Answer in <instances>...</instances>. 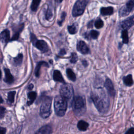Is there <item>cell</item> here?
<instances>
[{"label": "cell", "instance_id": "23", "mask_svg": "<svg viewBox=\"0 0 134 134\" xmlns=\"http://www.w3.org/2000/svg\"><path fill=\"white\" fill-rule=\"evenodd\" d=\"M77 25L74 24L71 26H68V31L70 34H75L77 33L78 28H77Z\"/></svg>", "mask_w": 134, "mask_h": 134}, {"label": "cell", "instance_id": "3", "mask_svg": "<svg viewBox=\"0 0 134 134\" xmlns=\"http://www.w3.org/2000/svg\"><path fill=\"white\" fill-rule=\"evenodd\" d=\"M72 105L75 114L78 116L82 115L86 111L85 101L82 97H76L73 99Z\"/></svg>", "mask_w": 134, "mask_h": 134}, {"label": "cell", "instance_id": "15", "mask_svg": "<svg viewBox=\"0 0 134 134\" xmlns=\"http://www.w3.org/2000/svg\"><path fill=\"white\" fill-rule=\"evenodd\" d=\"M101 13L103 16L111 15L113 13V8L112 7L102 8L101 9Z\"/></svg>", "mask_w": 134, "mask_h": 134}, {"label": "cell", "instance_id": "40", "mask_svg": "<svg viewBox=\"0 0 134 134\" xmlns=\"http://www.w3.org/2000/svg\"><path fill=\"white\" fill-rule=\"evenodd\" d=\"M29 89H30V90H31V89L33 88V84H30L29 85Z\"/></svg>", "mask_w": 134, "mask_h": 134}, {"label": "cell", "instance_id": "22", "mask_svg": "<svg viewBox=\"0 0 134 134\" xmlns=\"http://www.w3.org/2000/svg\"><path fill=\"white\" fill-rule=\"evenodd\" d=\"M130 12L127 9L126 6L123 7L119 11V15L120 16L124 17L128 15Z\"/></svg>", "mask_w": 134, "mask_h": 134}, {"label": "cell", "instance_id": "31", "mask_svg": "<svg viewBox=\"0 0 134 134\" xmlns=\"http://www.w3.org/2000/svg\"><path fill=\"white\" fill-rule=\"evenodd\" d=\"M52 17H53V13L50 9H48L47 11V12L46 14V18L47 20H49L52 18Z\"/></svg>", "mask_w": 134, "mask_h": 134}, {"label": "cell", "instance_id": "38", "mask_svg": "<svg viewBox=\"0 0 134 134\" xmlns=\"http://www.w3.org/2000/svg\"><path fill=\"white\" fill-rule=\"evenodd\" d=\"M83 65L85 66V67H86L87 66V62L86 61H83Z\"/></svg>", "mask_w": 134, "mask_h": 134}, {"label": "cell", "instance_id": "14", "mask_svg": "<svg viewBox=\"0 0 134 134\" xmlns=\"http://www.w3.org/2000/svg\"><path fill=\"white\" fill-rule=\"evenodd\" d=\"M52 132V128L50 126H44L40 128L37 132L36 133H41V134H47L51 133Z\"/></svg>", "mask_w": 134, "mask_h": 134}, {"label": "cell", "instance_id": "36", "mask_svg": "<svg viewBox=\"0 0 134 134\" xmlns=\"http://www.w3.org/2000/svg\"><path fill=\"white\" fill-rule=\"evenodd\" d=\"M66 54V52L65 49H61V50H60V53H59V55H65Z\"/></svg>", "mask_w": 134, "mask_h": 134}, {"label": "cell", "instance_id": "25", "mask_svg": "<svg viewBox=\"0 0 134 134\" xmlns=\"http://www.w3.org/2000/svg\"><path fill=\"white\" fill-rule=\"evenodd\" d=\"M23 59V56L22 54H19L16 57L14 58V63L16 65L19 66L21 65L22 63Z\"/></svg>", "mask_w": 134, "mask_h": 134}, {"label": "cell", "instance_id": "39", "mask_svg": "<svg viewBox=\"0 0 134 134\" xmlns=\"http://www.w3.org/2000/svg\"><path fill=\"white\" fill-rule=\"evenodd\" d=\"M3 102V99L2 98L1 96L0 95V104H1V103H2Z\"/></svg>", "mask_w": 134, "mask_h": 134}, {"label": "cell", "instance_id": "6", "mask_svg": "<svg viewBox=\"0 0 134 134\" xmlns=\"http://www.w3.org/2000/svg\"><path fill=\"white\" fill-rule=\"evenodd\" d=\"M30 40L34 45L42 53H46L48 50V46L46 42L42 40H37L35 35L30 34Z\"/></svg>", "mask_w": 134, "mask_h": 134}, {"label": "cell", "instance_id": "37", "mask_svg": "<svg viewBox=\"0 0 134 134\" xmlns=\"http://www.w3.org/2000/svg\"><path fill=\"white\" fill-rule=\"evenodd\" d=\"M92 27H93V21H91L88 24V28H91Z\"/></svg>", "mask_w": 134, "mask_h": 134}, {"label": "cell", "instance_id": "17", "mask_svg": "<svg viewBox=\"0 0 134 134\" xmlns=\"http://www.w3.org/2000/svg\"><path fill=\"white\" fill-rule=\"evenodd\" d=\"M37 97V93L35 92H30L28 94V102L27 104L30 105L33 103Z\"/></svg>", "mask_w": 134, "mask_h": 134}, {"label": "cell", "instance_id": "34", "mask_svg": "<svg viewBox=\"0 0 134 134\" xmlns=\"http://www.w3.org/2000/svg\"><path fill=\"white\" fill-rule=\"evenodd\" d=\"M7 129L4 127H0V134H4L6 133Z\"/></svg>", "mask_w": 134, "mask_h": 134}, {"label": "cell", "instance_id": "10", "mask_svg": "<svg viewBox=\"0 0 134 134\" xmlns=\"http://www.w3.org/2000/svg\"><path fill=\"white\" fill-rule=\"evenodd\" d=\"M133 25V16H131L130 17L126 19L123 21L121 24V27L124 30H127L132 27Z\"/></svg>", "mask_w": 134, "mask_h": 134}, {"label": "cell", "instance_id": "19", "mask_svg": "<svg viewBox=\"0 0 134 134\" xmlns=\"http://www.w3.org/2000/svg\"><path fill=\"white\" fill-rule=\"evenodd\" d=\"M124 82L125 84L128 86H131L133 85V82L132 78V75L131 74H129L126 76H125L123 79Z\"/></svg>", "mask_w": 134, "mask_h": 134}, {"label": "cell", "instance_id": "26", "mask_svg": "<svg viewBox=\"0 0 134 134\" xmlns=\"http://www.w3.org/2000/svg\"><path fill=\"white\" fill-rule=\"evenodd\" d=\"M15 94H16L15 91H11L8 93V101L10 103H13L14 102Z\"/></svg>", "mask_w": 134, "mask_h": 134}, {"label": "cell", "instance_id": "5", "mask_svg": "<svg viewBox=\"0 0 134 134\" xmlns=\"http://www.w3.org/2000/svg\"><path fill=\"white\" fill-rule=\"evenodd\" d=\"M89 1L90 0H78L73 9V16L74 17H77L81 15L83 13Z\"/></svg>", "mask_w": 134, "mask_h": 134}, {"label": "cell", "instance_id": "7", "mask_svg": "<svg viewBox=\"0 0 134 134\" xmlns=\"http://www.w3.org/2000/svg\"><path fill=\"white\" fill-rule=\"evenodd\" d=\"M60 96L65 99H71L74 94L72 86L69 84H64L62 85L60 89Z\"/></svg>", "mask_w": 134, "mask_h": 134}, {"label": "cell", "instance_id": "33", "mask_svg": "<svg viewBox=\"0 0 134 134\" xmlns=\"http://www.w3.org/2000/svg\"><path fill=\"white\" fill-rule=\"evenodd\" d=\"M66 16V13L65 12H63L62 14V15H61V20L60 21H59L58 22V23L59 25V26H61L62 25V23L63 22V21L65 20Z\"/></svg>", "mask_w": 134, "mask_h": 134}, {"label": "cell", "instance_id": "32", "mask_svg": "<svg viewBox=\"0 0 134 134\" xmlns=\"http://www.w3.org/2000/svg\"><path fill=\"white\" fill-rule=\"evenodd\" d=\"M5 109L3 107L0 106V119L2 118L4 115H5Z\"/></svg>", "mask_w": 134, "mask_h": 134}, {"label": "cell", "instance_id": "35", "mask_svg": "<svg viewBox=\"0 0 134 134\" xmlns=\"http://www.w3.org/2000/svg\"><path fill=\"white\" fill-rule=\"evenodd\" d=\"M134 129L133 128H131L130 129H129L126 132V134H133L134 133Z\"/></svg>", "mask_w": 134, "mask_h": 134}, {"label": "cell", "instance_id": "8", "mask_svg": "<svg viewBox=\"0 0 134 134\" xmlns=\"http://www.w3.org/2000/svg\"><path fill=\"white\" fill-rule=\"evenodd\" d=\"M77 50L82 54L86 55L89 53L90 50L87 44L83 41H80L77 43Z\"/></svg>", "mask_w": 134, "mask_h": 134}, {"label": "cell", "instance_id": "1", "mask_svg": "<svg viewBox=\"0 0 134 134\" xmlns=\"http://www.w3.org/2000/svg\"><path fill=\"white\" fill-rule=\"evenodd\" d=\"M91 99L98 111L101 113L107 112L109 109V99L103 90H97L91 94Z\"/></svg>", "mask_w": 134, "mask_h": 134}, {"label": "cell", "instance_id": "42", "mask_svg": "<svg viewBox=\"0 0 134 134\" xmlns=\"http://www.w3.org/2000/svg\"><path fill=\"white\" fill-rule=\"evenodd\" d=\"M1 77H2V72H1V69H0V79H1Z\"/></svg>", "mask_w": 134, "mask_h": 134}, {"label": "cell", "instance_id": "12", "mask_svg": "<svg viewBox=\"0 0 134 134\" xmlns=\"http://www.w3.org/2000/svg\"><path fill=\"white\" fill-rule=\"evenodd\" d=\"M4 71L5 74V81L8 84L12 83L14 82V79L13 76L10 72V70L9 69H4Z\"/></svg>", "mask_w": 134, "mask_h": 134}, {"label": "cell", "instance_id": "9", "mask_svg": "<svg viewBox=\"0 0 134 134\" xmlns=\"http://www.w3.org/2000/svg\"><path fill=\"white\" fill-rule=\"evenodd\" d=\"M105 87L106 88L109 94L111 97L115 96V89L114 87L113 84L110 79H107L106 80L105 82Z\"/></svg>", "mask_w": 134, "mask_h": 134}, {"label": "cell", "instance_id": "24", "mask_svg": "<svg viewBox=\"0 0 134 134\" xmlns=\"http://www.w3.org/2000/svg\"><path fill=\"white\" fill-rule=\"evenodd\" d=\"M122 37L123 39V42L124 43H127L129 41L128 39V32L127 30H124L122 31Z\"/></svg>", "mask_w": 134, "mask_h": 134}, {"label": "cell", "instance_id": "27", "mask_svg": "<svg viewBox=\"0 0 134 134\" xmlns=\"http://www.w3.org/2000/svg\"><path fill=\"white\" fill-rule=\"evenodd\" d=\"M89 35H90V36L91 37V38H92L93 39H95L98 38V37L99 35V32H98L97 30H93L90 31V34H89Z\"/></svg>", "mask_w": 134, "mask_h": 134}, {"label": "cell", "instance_id": "4", "mask_svg": "<svg viewBox=\"0 0 134 134\" xmlns=\"http://www.w3.org/2000/svg\"><path fill=\"white\" fill-rule=\"evenodd\" d=\"M52 101V98L48 97L43 99L40 110V115L42 118H47L50 115Z\"/></svg>", "mask_w": 134, "mask_h": 134}, {"label": "cell", "instance_id": "2", "mask_svg": "<svg viewBox=\"0 0 134 134\" xmlns=\"http://www.w3.org/2000/svg\"><path fill=\"white\" fill-rule=\"evenodd\" d=\"M67 100L61 96H57L54 101V108L56 114L60 117L65 115L67 109Z\"/></svg>", "mask_w": 134, "mask_h": 134}, {"label": "cell", "instance_id": "18", "mask_svg": "<svg viewBox=\"0 0 134 134\" xmlns=\"http://www.w3.org/2000/svg\"><path fill=\"white\" fill-rule=\"evenodd\" d=\"M42 66H46L47 67H49V65H48V63L47 62H44V61L39 62L37 64L36 68L35 69V75L37 77H39V74H40V67Z\"/></svg>", "mask_w": 134, "mask_h": 134}, {"label": "cell", "instance_id": "13", "mask_svg": "<svg viewBox=\"0 0 134 134\" xmlns=\"http://www.w3.org/2000/svg\"><path fill=\"white\" fill-rule=\"evenodd\" d=\"M53 79L56 82L65 83L61 72L59 70H55L53 74Z\"/></svg>", "mask_w": 134, "mask_h": 134}, {"label": "cell", "instance_id": "29", "mask_svg": "<svg viewBox=\"0 0 134 134\" xmlns=\"http://www.w3.org/2000/svg\"><path fill=\"white\" fill-rule=\"evenodd\" d=\"M104 25V23L101 19L98 20L95 23V26L97 29H100L102 28Z\"/></svg>", "mask_w": 134, "mask_h": 134}, {"label": "cell", "instance_id": "20", "mask_svg": "<svg viewBox=\"0 0 134 134\" xmlns=\"http://www.w3.org/2000/svg\"><path fill=\"white\" fill-rule=\"evenodd\" d=\"M67 74L68 77V78L72 81H75L76 80V76L74 72L70 69H68L67 70Z\"/></svg>", "mask_w": 134, "mask_h": 134}, {"label": "cell", "instance_id": "11", "mask_svg": "<svg viewBox=\"0 0 134 134\" xmlns=\"http://www.w3.org/2000/svg\"><path fill=\"white\" fill-rule=\"evenodd\" d=\"M0 40L3 43H8L10 40V33L8 29L3 30L0 34Z\"/></svg>", "mask_w": 134, "mask_h": 134}, {"label": "cell", "instance_id": "28", "mask_svg": "<svg viewBox=\"0 0 134 134\" xmlns=\"http://www.w3.org/2000/svg\"><path fill=\"white\" fill-rule=\"evenodd\" d=\"M134 5V1L133 0H129L128 2L126 4V7L127 8V9L131 12V11L132 10Z\"/></svg>", "mask_w": 134, "mask_h": 134}, {"label": "cell", "instance_id": "21", "mask_svg": "<svg viewBox=\"0 0 134 134\" xmlns=\"http://www.w3.org/2000/svg\"><path fill=\"white\" fill-rule=\"evenodd\" d=\"M41 0H33L31 5V9L33 11L36 12L40 4Z\"/></svg>", "mask_w": 134, "mask_h": 134}, {"label": "cell", "instance_id": "41", "mask_svg": "<svg viewBox=\"0 0 134 134\" xmlns=\"http://www.w3.org/2000/svg\"><path fill=\"white\" fill-rule=\"evenodd\" d=\"M55 1H56V2L57 3H60L62 1V0H55Z\"/></svg>", "mask_w": 134, "mask_h": 134}, {"label": "cell", "instance_id": "16", "mask_svg": "<svg viewBox=\"0 0 134 134\" xmlns=\"http://www.w3.org/2000/svg\"><path fill=\"white\" fill-rule=\"evenodd\" d=\"M77 127L81 131H86L88 127V124L84 120H80L78 123Z\"/></svg>", "mask_w": 134, "mask_h": 134}, {"label": "cell", "instance_id": "30", "mask_svg": "<svg viewBox=\"0 0 134 134\" xmlns=\"http://www.w3.org/2000/svg\"><path fill=\"white\" fill-rule=\"evenodd\" d=\"M78 60V56L77 55L74 53H73L71 54V57H70V62L72 63H75Z\"/></svg>", "mask_w": 134, "mask_h": 134}]
</instances>
